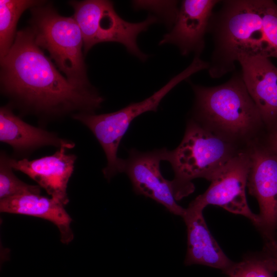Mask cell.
Here are the masks:
<instances>
[{
	"instance_id": "1",
	"label": "cell",
	"mask_w": 277,
	"mask_h": 277,
	"mask_svg": "<svg viewBox=\"0 0 277 277\" xmlns=\"http://www.w3.org/2000/svg\"><path fill=\"white\" fill-rule=\"evenodd\" d=\"M1 65V90L9 106L35 115L42 123L95 113L104 102L95 89H82L69 83L36 44L30 27L17 32Z\"/></svg>"
},
{
	"instance_id": "2",
	"label": "cell",
	"mask_w": 277,
	"mask_h": 277,
	"mask_svg": "<svg viewBox=\"0 0 277 277\" xmlns=\"http://www.w3.org/2000/svg\"><path fill=\"white\" fill-rule=\"evenodd\" d=\"M208 32L213 49L208 71L214 78L235 68L241 56L268 57L260 0H227L213 13Z\"/></svg>"
},
{
	"instance_id": "3",
	"label": "cell",
	"mask_w": 277,
	"mask_h": 277,
	"mask_svg": "<svg viewBox=\"0 0 277 277\" xmlns=\"http://www.w3.org/2000/svg\"><path fill=\"white\" fill-rule=\"evenodd\" d=\"M195 94V121L225 138L250 134L262 122L249 94L241 72L214 87L192 85Z\"/></svg>"
},
{
	"instance_id": "4",
	"label": "cell",
	"mask_w": 277,
	"mask_h": 277,
	"mask_svg": "<svg viewBox=\"0 0 277 277\" xmlns=\"http://www.w3.org/2000/svg\"><path fill=\"white\" fill-rule=\"evenodd\" d=\"M235 154L228 140L189 121L180 145L173 150L167 149L165 161L174 173L171 182L176 201L193 192L192 180L210 181Z\"/></svg>"
},
{
	"instance_id": "5",
	"label": "cell",
	"mask_w": 277,
	"mask_h": 277,
	"mask_svg": "<svg viewBox=\"0 0 277 277\" xmlns=\"http://www.w3.org/2000/svg\"><path fill=\"white\" fill-rule=\"evenodd\" d=\"M46 2L31 9L30 28L36 44L47 50L56 67L72 85L95 89L88 78L81 29L73 17L59 14Z\"/></svg>"
},
{
	"instance_id": "6",
	"label": "cell",
	"mask_w": 277,
	"mask_h": 277,
	"mask_svg": "<svg viewBox=\"0 0 277 277\" xmlns=\"http://www.w3.org/2000/svg\"><path fill=\"white\" fill-rule=\"evenodd\" d=\"M201 70V64L193 61L183 71L143 101L131 103L113 112L100 114L81 113L72 117L91 131L103 148L107 160L103 173L107 180H110L118 173L123 172L124 160L118 157V148L134 119L146 112L156 111L161 101L171 90Z\"/></svg>"
},
{
	"instance_id": "7",
	"label": "cell",
	"mask_w": 277,
	"mask_h": 277,
	"mask_svg": "<svg viewBox=\"0 0 277 277\" xmlns=\"http://www.w3.org/2000/svg\"><path fill=\"white\" fill-rule=\"evenodd\" d=\"M73 17L83 38L84 51L87 53L95 45L103 42L122 44L132 55L142 61L147 59L137 44V37L156 23L157 18L149 16L138 23L127 22L115 11L113 3L107 0L71 1Z\"/></svg>"
},
{
	"instance_id": "8",
	"label": "cell",
	"mask_w": 277,
	"mask_h": 277,
	"mask_svg": "<svg viewBox=\"0 0 277 277\" xmlns=\"http://www.w3.org/2000/svg\"><path fill=\"white\" fill-rule=\"evenodd\" d=\"M250 165L249 154L236 153L212 179L206 191L197 196L187 208L203 211L208 205L218 206L247 217L258 228L259 215L250 209L246 195Z\"/></svg>"
},
{
	"instance_id": "9",
	"label": "cell",
	"mask_w": 277,
	"mask_h": 277,
	"mask_svg": "<svg viewBox=\"0 0 277 277\" xmlns=\"http://www.w3.org/2000/svg\"><path fill=\"white\" fill-rule=\"evenodd\" d=\"M167 151L166 148L147 152L131 149L124 160L123 172L135 193L152 199L171 213L182 217L185 208L176 203L172 182L165 179L160 170V162L165 161Z\"/></svg>"
},
{
	"instance_id": "10",
	"label": "cell",
	"mask_w": 277,
	"mask_h": 277,
	"mask_svg": "<svg viewBox=\"0 0 277 277\" xmlns=\"http://www.w3.org/2000/svg\"><path fill=\"white\" fill-rule=\"evenodd\" d=\"M249 155L247 186L259 203L258 228L265 243H273L277 231V154L270 150L255 148Z\"/></svg>"
},
{
	"instance_id": "11",
	"label": "cell",
	"mask_w": 277,
	"mask_h": 277,
	"mask_svg": "<svg viewBox=\"0 0 277 277\" xmlns=\"http://www.w3.org/2000/svg\"><path fill=\"white\" fill-rule=\"evenodd\" d=\"M220 1L184 0L181 2L171 31L165 34L160 45L171 44L183 55L194 52L200 56L205 47V35L213 9Z\"/></svg>"
},
{
	"instance_id": "12",
	"label": "cell",
	"mask_w": 277,
	"mask_h": 277,
	"mask_svg": "<svg viewBox=\"0 0 277 277\" xmlns=\"http://www.w3.org/2000/svg\"><path fill=\"white\" fill-rule=\"evenodd\" d=\"M61 147L53 154L33 160L10 157L12 169L21 171L44 189L51 197L64 205L69 201L67 187L73 173L76 156Z\"/></svg>"
},
{
	"instance_id": "13",
	"label": "cell",
	"mask_w": 277,
	"mask_h": 277,
	"mask_svg": "<svg viewBox=\"0 0 277 277\" xmlns=\"http://www.w3.org/2000/svg\"><path fill=\"white\" fill-rule=\"evenodd\" d=\"M247 90L268 125L277 123V67L263 56H241L238 61Z\"/></svg>"
},
{
	"instance_id": "14",
	"label": "cell",
	"mask_w": 277,
	"mask_h": 277,
	"mask_svg": "<svg viewBox=\"0 0 277 277\" xmlns=\"http://www.w3.org/2000/svg\"><path fill=\"white\" fill-rule=\"evenodd\" d=\"M0 141L10 146L15 154L27 156L45 146L72 149L75 143L55 133L32 126L16 115L9 105L0 109Z\"/></svg>"
},
{
	"instance_id": "15",
	"label": "cell",
	"mask_w": 277,
	"mask_h": 277,
	"mask_svg": "<svg viewBox=\"0 0 277 277\" xmlns=\"http://www.w3.org/2000/svg\"><path fill=\"white\" fill-rule=\"evenodd\" d=\"M187 227V249L185 264H199L225 273L234 264L223 252L209 230L203 211L185 208L182 216Z\"/></svg>"
},
{
	"instance_id": "16",
	"label": "cell",
	"mask_w": 277,
	"mask_h": 277,
	"mask_svg": "<svg viewBox=\"0 0 277 277\" xmlns=\"http://www.w3.org/2000/svg\"><path fill=\"white\" fill-rule=\"evenodd\" d=\"M64 206L51 197L36 193H25L0 200L1 212L26 215L47 220L57 227L61 241L67 244L73 240L74 235L70 227L72 220Z\"/></svg>"
},
{
	"instance_id": "17",
	"label": "cell",
	"mask_w": 277,
	"mask_h": 277,
	"mask_svg": "<svg viewBox=\"0 0 277 277\" xmlns=\"http://www.w3.org/2000/svg\"><path fill=\"white\" fill-rule=\"evenodd\" d=\"M46 2L36 0L0 1V60L8 54L15 41L18 21L28 9Z\"/></svg>"
},
{
	"instance_id": "18",
	"label": "cell",
	"mask_w": 277,
	"mask_h": 277,
	"mask_svg": "<svg viewBox=\"0 0 277 277\" xmlns=\"http://www.w3.org/2000/svg\"><path fill=\"white\" fill-rule=\"evenodd\" d=\"M10 157L5 151H1L0 200L28 193H41L38 185L26 184L14 174Z\"/></svg>"
},
{
	"instance_id": "19",
	"label": "cell",
	"mask_w": 277,
	"mask_h": 277,
	"mask_svg": "<svg viewBox=\"0 0 277 277\" xmlns=\"http://www.w3.org/2000/svg\"><path fill=\"white\" fill-rule=\"evenodd\" d=\"M275 272L271 260L263 251L260 256L234 263L225 273L228 277H274Z\"/></svg>"
},
{
	"instance_id": "20",
	"label": "cell",
	"mask_w": 277,
	"mask_h": 277,
	"mask_svg": "<svg viewBox=\"0 0 277 277\" xmlns=\"http://www.w3.org/2000/svg\"><path fill=\"white\" fill-rule=\"evenodd\" d=\"M260 4L268 57L277 58V5L268 0H260Z\"/></svg>"
},
{
	"instance_id": "21",
	"label": "cell",
	"mask_w": 277,
	"mask_h": 277,
	"mask_svg": "<svg viewBox=\"0 0 277 277\" xmlns=\"http://www.w3.org/2000/svg\"><path fill=\"white\" fill-rule=\"evenodd\" d=\"M263 251L271 260L273 267L277 272V245L275 243H265Z\"/></svg>"
},
{
	"instance_id": "22",
	"label": "cell",
	"mask_w": 277,
	"mask_h": 277,
	"mask_svg": "<svg viewBox=\"0 0 277 277\" xmlns=\"http://www.w3.org/2000/svg\"><path fill=\"white\" fill-rule=\"evenodd\" d=\"M270 150L277 154V128L270 135L269 138Z\"/></svg>"
},
{
	"instance_id": "23",
	"label": "cell",
	"mask_w": 277,
	"mask_h": 277,
	"mask_svg": "<svg viewBox=\"0 0 277 277\" xmlns=\"http://www.w3.org/2000/svg\"><path fill=\"white\" fill-rule=\"evenodd\" d=\"M275 240L276 244L277 245V231H276V234H275Z\"/></svg>"
}]
</instances>
